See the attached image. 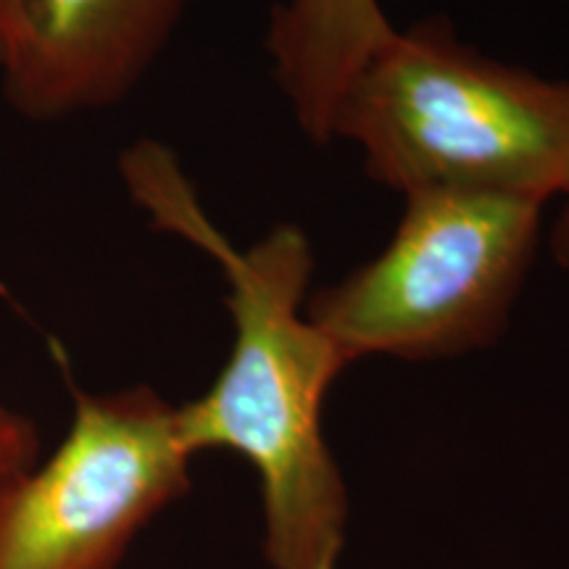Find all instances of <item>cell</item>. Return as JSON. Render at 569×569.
I'll use <instances>...</instances> for the list:
<instances>
[{"instance_id":"cell-1","label":"cell","mask_w":569,"mask_h":569,"mask_svg":"<svg viewBox=\"0 0 569 569\" xmlns=\"http://www.w3.org/2000/svg\"><path fill=\"white\" fill-rule=\"evenodd\" d=\"M127 193L156 230L217 261L227 280L232 348L196 401L177 407L182 443L222 448L259 472L267 559L274 569H336L346 540V486L322 430L325 396L348 367L306 315L315 251L298 224L238 248L213 224L172 148L140 140L119 159Z\"/></svg>"},{"instance_id":"cell-2","label":"cell","mask_w":569,"mask_h":569,"mask_svg":"<svg viewBox=\"0 0 569 569\" xmlns=\"http://www.w3.org/2000/svg\"><path fill=\"white\" fill-rule=\"evenodd\" d=\"M403 198L569 196V82L475 51L448 21L396 30L340 98L332 140Z\"/></svg>"},{"instance_id":"cell-3","label":"cell","mask_w":569,"mask_h":569,"mask_svg":"<svg viewBox=\"0 0 569 569\" xmlns=\"http://www.w3.org/2000/svg\"><path fill=\"white\" fill-rule=\"evenodd\" d=\"M403 201L386 251L306 301V315L348 365L361 356L443 359L490 346L536 256L540 203L469 193Z\"/></svg>"},{"instance_id":"cell-4","label":"cell","mask_w":569,"mask_h":569,"mask_svg":"<svg viewBox=\"0 0 569 569\" xmlns=\"http://www.w3.org/2000/svg\"><path fill=\"white\" fill-rule=\"evenodd\" d=\"M190 461L177 407L153 388H74L59 446L0 482V569H119L190 490Z\"/></svg>"},{"instance_id":"cell-5","label":"cell","mask_w":569,"mask_h":569,"mask_svg":"<svg viewBox=\"0 0 569 569\" xmlns=\"http://www.w3.org/2000/svg\"><path fill=\"white\" fill-rule=\"evenodd\" d=\"M188 0H27L0 67L3 96L34 124L111 109L172 40Z\"/></svg>"},{"instance_id":"cell-6","label":"cell","mask_w":569,"mask_h":569,"mask_svg":"<svg viewBox=\"0 0 569 569\" xmlns=\"http://www.w3.org/2000/svg\"><path fill=\"white\" fill-rule=\"evenodd\" d=\"M393 34L380 0H288L274 11L267 34L274 77L311 140H332L346 88Z\"/></svg>"},{"instance_id":"cell-7","label":"cell","mask_w":569,"mask_h":569,"mask_svg":"<svg viewBox=\"0 0 569 569\" xmlns=\"http://www.w3.org/2000/svg\"><path fill=\"white\" fill-rule=\"evenodd\" d=\"M40 457V430L34 419L0 401V482L30 469Z\"/></svg>"},{"instance_id":"cell-8","label":"cell","mask_w":569,"mask_h":569,"mask_svg":"<svg viewBox=\"0 0 569 569\" xmlns=\"http://www.w3.org/2000/svg\"><path fill=\"white\" fill-rule=\"evenodd\" d=\"M24 9L27 0H0V67L9 59L13 42H17Z\"/></svg>"},{"instance_id":"cell-9","label":"cell","mask_w":569,"mask_h":569,"mask_svg":"<svg viewBox=\"0 0 569 569\" xmlns=\"http://www.w3.org/2000/svg\"><path fill=\"white\" fill-rule=\"evenodd\" d=\"M551 253H553V259H557L561 267L569 269V203L565 206V211H561L557 227H553Z\"/></svg>"}]
</instances>
